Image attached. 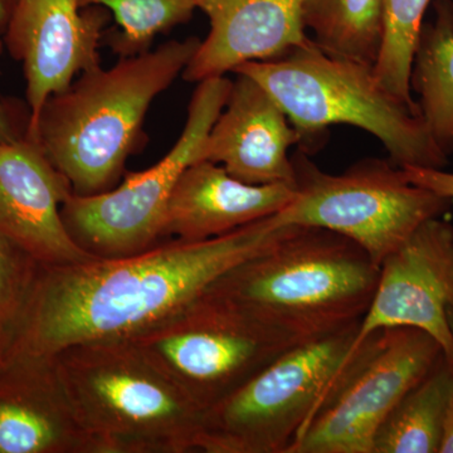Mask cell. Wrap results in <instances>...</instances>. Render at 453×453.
<instances>
[{
  "label": "cell",
  "instance_id": "1",
  "mask_svg": "<svg viewBox=\"0 0 453 453\" xmlns=\"http://www.w3.org/2000/svg\"><path fill=\"white\" fill-rule=\"evenodd\" d=\"M285 226L273 214L211 240H173L125 257L41 265L5 360L52 357L81 342L136 338L275 242Z\"/></svg>",
  "mask_w": 453,
  "mask_h": 453
},
{
  "label": "cell",
  "instance_id": "2",
  "mask_svg": "<svg viewBox=\"0 0 453 453\" xmlns=\"http://www.w3.org/2000/svg\"><path fill=\"white\" fill-rule=\"evenodd\" d=\"M201 41H170L154 50L124 56L110 68L80 74L50 96L32 130L73 195L96 196L116 187L138 149L155 98L183 74Z\"/></svg>",
  "mask_w": 453,
  "mask_h": 453
},
{
  "label": "cell",
  "instance_id": "3",
  "mask_svg": "<svg viewBox=\"0 0 453 453\" xmlns=\"http://www.w3.org/2000/svg\"><path fill=\"white\" fill-rule=\"evenodd\" d=\"M380 267L344 235L286 226L257 255L226 271L205 290L300 342L360 323Z\"/></svg>",
  "mask_w": 453,
  "mask_h": 453
},
{
  "label": "cell",
  "instance_id": "4",
  "mask_svg": "<svg viewBox=\"0 0 453 453\" xmlns=\"http://www.w3.org/2000/svg\"><path fill=\"white\" fill-rule=\"evenodd\" d=\"M53 357L98 453L198 451L202 408L133 340L81 342Z\"/></svg>",
  "mask_w": 453,
  "mask_h": 453
},
{
  "label": "cell",
  "instance_id": "5",
  "mask_svg": "<svg viewBox=\"0 0 453 453\" xmlns=\"http://www.w3.org/2000/svg\"><path fill=\"white\" fill-rule=\"evenodd\" d=\"M259 83L281 106L299 133L301 151L334 125H350L375 136L398 168L443 169L449 157L436 144L419 113L392 96L378 81L374 65L327 55L310 40L270 61L235 68Z\"/></svg>",
  "mask_w": 453,
  "mask_h": 453
},
{
  "label": "cell",
  "instance_id": "6",
  "mask_svg": "<svg viewBox=\"0 0 453 453\" xmlns=\"http://www.w3.org/2000/svg\"><path fill=\"white\" fill-rule=\"evenodd\" d=\"M360 323L288 349L205 410L198 451L292 453L371 350L375 334L356 345Z\"/></svg>",
  "mask_w": 453,
  "mask_h": 453
},
{
  "label": "cell",
  "instance_id": "7",
  "mask_svg": "<svg viewBox=\"0 0 453 453\" xmlns=\"http://www.w3.org/2000/svg\"><path fill=\"white\" fill-rule=\"evenodd\" d=\"M292 163L295 196L276 213L280 225L344 235L380 267L423 223L442 217L453 203L414 186L390 160H360L342 174L324 172L301 150Z\"/></svg>",
  "mask_w": 453,
  "mask_h": 453
},
{
  "label": "cell",
  "instance_id": "8",
  "mask_svg": "<svg viewBox=\"0 0 453 453\" xmlns=\"http://www.w3.org/2000/svg\"><path fill=\"white\" fill-rule=\"evenodd\" d=\"M231 86L225 76L198 82L188 107L186 127L159 163L101 195H68L62 204V219L83 250L97 257H125L157 244L175 184L190 164L198 162L203 142L225 107Z\"/></svg>",
  "mask_w": 453,
  "mask_h": 453
},
{
  "label": "cell",
  "instance_id": "9",
  "mask_svg": "<svg viewBox=\"0 0 453 453\" xmlns=\"http://www.w3.org/2000/svg\"><path fill=\"white\" fill-rule=\"evenodd\" d=\"M131 340L172 375L203 412L286 350L306 342L205 291L177 314Z\"/></svg>",
  "mask_w": 453,
  "mask_h": 453
},
{
  "label": "cell",
  "instance_id": "10",
  "mask_svg": "<svg viewBox=\"0 0 453 453\" xmlns=\"http://www.w3.org/2000/svg\"><path fill=\"white\" fill-rule=\"evenodd\" d=\"M442 356L440 342L416 327L375 333L362 365L292 453H372L387 417Z\"/></svg>",
  "mask_w": 453,
  "mask_h": 453
},
{
  "label": "cell",
  "instance_id": "11",
  "mask_svg": "<svg viewBox=\"0 0 453 453\" xmlns=\"http://www.w3.org/2000/svg\"><path fill=\"white\" fill-rule=\"evenodd\" d=\"M452 271L453 226L441 217L429 219L381 262L357 347L381 330L416 327L440 342L453 365V334L447 319Z\"/></svg>",
  "mask_w": 453,
  "mask_h": 453
},
{
  "label": "cell",
  "instance_id": "12",
  "mask_svg": "<svg viewBox=\"0 0 453 453\" xmlns=\"http://www.w3.org/2000/svg\"><path fill=\"white\" fill-rule=\"evenodd\" d=\"M80 0H14L5 44L22 64L32 130L44 104L76 76L100 67V14L81 13Z\"/></svg>",
  "mask_w": 453,
  "mask_h": 453
},
{
  "label": "cell",
  "instance_id": "13",
  "mask_svg": "<svg viewBox=\"0 0 453 453\" xmlns=\"http://www.w3.org/2000/svg\"><path fill=\"white\" fill-rule=\"evenodd\" d=\"M70 184L26 134L0 142V235L42 266L97 258L67 231L61 208Z\"/></svg>",
  "mask_w": 453,
  "mask_h": 453
},
{
  "label": "cell",
  "instance_id": "14",
  "mask_svg": "<svg viewBox=\"0 0 453 453\" xmlns=\"http://www.w3.org/2000/svg\"><path fill=\"white\" fill-rule=\"evenodd\" d=\"M235 74L198 160L219 164L232 177L253 186H295L290 149L300 145L299 133L266 89L246 74Z\"/></svg>",
  "mask_w": 453,
  "mask_h": 453
},
{
  "label": "cell",
  "instance_id": "15",
  "mask_svg": "<svg viewBox=\"0 0 453 453\" xmlns=\"http://www.w3.org/2000/svg\"><path fill=\"white\" fill-rule=\"evenodd\" d=\"M0 453H98L55 357H12L0 365Z\"/></svg>",
  "mask_w": 453,
  "mask_h": 453
},
{
  "label": "cell",
  "instance_id": "16",
  "mask_svg": "<svg viewBox=\"0 0 453 453\" xmlns=\"http://www.w3.org/2000/svg\"><path fill=\"white\" fill-rule=\"evenodd\" d=\"M210 20L183 73L188 82L234 73L251 61H270L311 38L303 25L305 0H195Z\"/></svg>",
  "mask_w": 453,
  "mask_h": 453
},
{
  "label": "cell",
  "instance_id": "17",
  "mask_svg": "<svg viewBox=\"0 0 453 453\" xmlns=\"http://www.w3.org/2000/svg\"><path fill=\"white\" fill-rule=\"evenodd\" d=\"M294 196L291 184L253 186L232 177L219 164L198 160L175 184L162 237L184 242L220 237L279 213Z\"/></svg>",
  "mask_w": 453,
  "mask_h": 453
},
{
  "label": "cell",
  "instance_id": "18",
  "mask_svg": "<svg viewBox=\"0 0 453 453\" xmlns=\"http://www.w3.org/2000/svg\"><path fill=\"white\" fill-rule=\"evenodd\" d=\"M414 52L411 89L438 148L453 154V0H436Z\"/></svg>",
  "mask_w": 453,
  "mask_h": 453
},
{
  "label": "cell",
  "instance_id": "19",
  "mask_svg": "<svg viewBox=\"0 0 453 453\" xmlns=\"http://www.w3.org/2000/svg\"><path fill=\"white\" fill-rule=\"evenodd\" d=\"M453 390V365L445 356L387 417L372 453H440Z\"/></svg>",
  "mask_w": 453,
  "mask_h": 453
},
{
  "label": "cell",
  "instance_id": "20",
  "mask_svg": "<svg viewBox=\"0 0 453 453\" xmlns=\"http://www.w3.org/2000/svg\"><path fill=\"white\" fill-rule=\"evenodd\" d=\"M386 0H305L303 25L327 55L374 65L384 38Z\"/></svg>",
  "mask_w": 453,
  "mask_h": 453
},
{
  "label": "cell",
  "instance_id": "21",
  "mask_svg": "<svg viewBox=\"0 0 453 453\" xmlns=\"http://www.w3.org/2000/svg\"><path fill=\"white\" fill-rule=\"evenodd\" d=\"M432 0H386L384 38L374 65L378 81L392 96L418 112L411 89L417 42ZM421 115V113H419Z\"/></svg>",
  "mask_w": 453,
  "mask_h": 453
},
{
  "label": "cell",
  "instance_id": "22",
  "mask_svg": "<svg viewBox=\"0 0 453 453\" xmlns=\"http://www.w3.org/2000/svg\"><path fill=\"white\" fill-rule=\"evenodd\" d=\"M81 7L103 5L109 8L120 27L115 41L124 56L149 50L157 35L186 23L196 11L195 0H80Z\"/></svg>",
  "mask_w": 453,
  "mask_h": 453
},
{
  "label": "cell",
  "instance_id": "23",
  "mask_svg": "<svg viewBox=\"0 0 453 453\" xmlns=\"http://www.w3.org/2000/svg\"><path fill=\"white\" fill-rule=\"evenodd\" d=\"M41 265L0 235V365L7 357Z\"/></svg>",
  "mask_w": 453,
  "mask_h": 453
},
{
  "label": "cell",
  "instance_id": "24",
  "mask_svg": "<svg viewBox=\"0 0 453 453\" xmlns=\"http://www.w3.org/2000/svg\"><path fill=\"white\" fill-rule=\"evenodd\" d=\"M405 178L414 184L431 190L438 196L453 201V173L443 169L419 168V166H404Z\"/></svg>",
  "mask_w": 453,
  "mask_h": 453
},
{
  "label": "cell",
  "instance_id": "25",
  "mask_svg": "<svg viewBox=\"0 0 453 453\" xmlns=\"http://www.w3.org/2000/svg\"><path fill=\"white\" fill-rule=\"evenodd\" d=\"M13 2L14 0H0V25L7 23ZM20 136L22 135L18 134L11 113H9L3 104H0V142H14V140L20 138Z\"/></svg>",
  "mask_w": 453,
  "mask_h": 453
},
{
  "label": "cell",
  "instance_id": "26",
  "mask_svg": "<svg viewBox=\"0 0 453 453\" xmlns=\"http://www.w3.org/2000/svg\"><path fill=\"white\" fill-rule=\"evenodd\" d=\"M440 453H453V390L447 408L445 423H443L442 440Z\"/></svg>",
  "mask_w": 453,
  "mask_h": 453
},
{
  "label": "cell",
  "instance_id": "27",
  "mask_svg": "<svg viewBox=\"0 0 453 453\" xmlns=\"http://www.w3.org/2000/svg\"><path fill=\"white\" fill-rule=\"evenodd\" d=\"M447 319H449V327L453 334V271L451 286H449V303H447Z\"/></svg>",
  "mask_w": 453,
  "mask_h": 453
}]
</instances>
